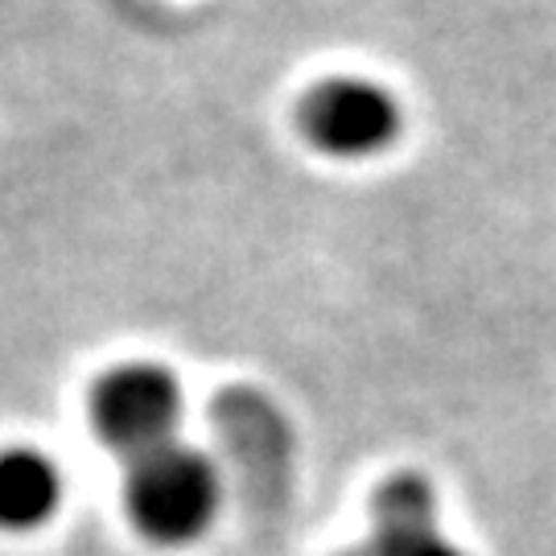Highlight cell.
<instances>
[{"mask_svg":"<svg viewBox=\"0 0 556 556\" xmlns=\"http://www.w3.org/2000/svg\"><path fill=\"white\" fill-rule=\"evenodd\" d=\"M178 420L181 388L161 363H119L91 392L96 433L128 462L169 445Z\"/></svg>","mask_w":556,"mask_h":556,"instance_id":"obj_3","label":"cell"},{"mask_svg":"<svg viewBox=\"0 0 556 556\" xmlns=\"http://www.w3.org/2000/svg\"><path fill=\"white\" fill-rule=\"evenodd\" d=\"M62 507V470L29 445L0 450V528L34 532Z\"/></svg>","mask_w":556,"mask_h":556,"instance_id":"obj_5","label":"cell"},{"mask_svg":"<svg viewBox=\"0 0 556 556\" xmlns=\"http://www.w3.org/2000/svg\"><path fill=\"white\" fill-rule=\"evenodd\" d=\"M404 128L396 91L363 75H338L318 83L301 100V132L334 161H371L388 153Z\"/></svg>","mask_w":556,"mask_h":556,"instance_id":"obj_2","label":"cell"},{"mask_svg":"<svg viewBox=\"0 0 556 556\" xmlns=\"http://www.w3.org/2000/svg\"><path fill=\"white\" fill-rule=\"evenodd\" d=\"M376 556H462L441 536L438 503L425 478L400 475L376 498Z\"/></svg>","mask_w":556,"mask_h":556,"instance_id":"obj_4","label":"cell"},{"mask_svg":"<svg viewBox=\"0 0 556 556\" xmlns=\"http://www.w3.org/2000/svg\"><path fill=\"white\" fill-rule=\"evenodd\" d=\"M124 507L140 532L157 544L199 540L219 511V475L199 450L169 441L128 462Z\"/></svg>","mask_w":556,"mask_h":556,"instance_id":"obj_1","label":"cell"}]
</instances>
